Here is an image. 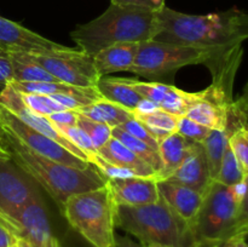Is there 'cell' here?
<instances>
[{
  "instance_id": "23",
  "label": "cell",
  "mask_w": 248,
  "mask_h": 247,
  "mask_svg": "<svg viewBox=\"0 0 248 247\" xmlns=\"http://www.w3.org/2000/svg\"><path fill=\"white\" fill-rule=\"evenodd\" d=\"M193 144V140L183 137L178 132L162 138L157 150L161 160V169L155 176L156 181H165L174 173L189 154Z\"/></svg>"
},
{
  "instance_id": "32",
  "label": "cell",
  "mask_w": 248,
  "mask_h": 247,
  "mask_svg": "<svg viewBox=\"0 0 248 247\" xmlns=\"http://www.w3.org/2000/svg\"><path fill=\"white\" fill-rule=\"evenodd\" d=\"M68 140L73 143L78 149L81 150L86 155L87 160L90 164H93L97 157V149L94 148L93 143L91 142L86 133L81 128L75 126H55Z\"/></svg>"
},
{
  "instance_id": "1",
  "label": "cell",
  "mask_w": 248,
  "mask_h": 247,
  "mask_svg": "<svg viewBox=\"0 0 248 247\" xmlns=\"http://www.w3.org/2000/svg\"><path fill=\"white\" fill-rule=\"evenodd\" d=\"M248 38V16L239 9L208 15H188L167 7L156 14L153 40L191 47H224Z\"/></svg>"
},
{
  "instance_id": "41",
  "label": "cell",
  "mask_w": 248,
  "mask_h": 247,
  "mask_svg": "<svg viewBox=\"0 0 248 247\" xmlns=\"http://www.w3.org/2000/svg\"><path fill=\"white\" fill-rule=\"evenodd\" d=\"M115 247H167L161 245H143L140 242L133 241L128 236H116L115 237Z\"/></svg>"
},
{
  "instance_id": "30",
  "label": "cell",
  "mask_w": 248,
  "mask_h": 247,
  "mask_svg": "<svg viewBox=\"0 0 248 247\" xmlns=\"http://www.w3.org/2000/svg\"><path fill=\"white\" fill-rule=\"evenodd\" d=\"M247 178L248 173L242 170L241 165L237 162L236 157L234 156L229 144H228L227 148H225L222 164H220V169L216 181L227 186H232L246 181Z\"/></svg>"
},
{
  "instance_id": "28",
  "label": "cell",
  "mask_w": 248,
  "mask_h": 247,
  "mask_svg": "<svg viewBox=\"0 0 248 247\" xmlns=\"http://www.w3.org/2000/svg\"><path fill=\"white\" fill-rule=\"evenodd\" d=\"M228 138H229L228 131L212 130L210 135L207 136V138L201 143L203 150H205L208 172H210V177L212 181L217 179L223 155H224L225 148L228 145Z\"/></svg>"
},
{
  "instance_id": "13",
  "label": "cell",
  "mask_w": 248,
  "mask_h": 247,
  "mask_svg": "<svg viewBox=\"0 0 248 247\" xmlns=\"http://www.w3.org/2000/svg\"><path fill=\"white\" fill-rule=\"evenodd\" d=\"M0 104H1L4 108H6L7 110L11 111L15 116L19 119L21 121H23L24 124L29 125L31 127H33L34 130L39 131L43 135L47 136L48 138L53 139L55 142H57L58 144H61L62 147H64L65 149L69 150L72 154H74L75 156L80 157V159L85 160V161L89 162L86 155L81 152L80 149H78L74 144H73L70 140H68L55 126L52 125L50 120H48L46 116L40 115V114L35 113L33 109L29 108L27 106V103L24 102L23 97L19 93L18 91L14 89L11 85L6 84L0 91Z\"/></svg>"
},
{
  "instance_id": "7",
  "label": "cell",
  "mask_w": 248,
  "mask_h": 247,
  "mask_svg": "<svg viewBox=\"0 0 248 247\" xmlns=\"http://www.w3.org/2000/svg\"><path fill=\"white\" fill-rule=\"evenodd\" d=\"M215 48L191 47L156 40L142 41L138 44L137 55L130 72L148 79L164 77L186 65L203 64Z\"/></svg>"
},
{
  "instance_id": "37",
  "label": "cell",
  "mask_w": 248,
  "mask_h": 247,
  "mask_svg": "<svg viewBox=\"0 0 248 247\" xmlns=\"http://www.w3.org/2000/svg\"><path fill=\"white\" fill-rule=\"evenodd\" d=\"M119 128L126 131V132L130 133L131 136L136 137L137 139L147 143L148 145H150V147H152L153 149L156 150V152L159 150V143H157L156 140H155L154 138L149 135V132H148V131L145 130V128L143 127V126L140 125L137 120H135L133 118L130 119V120H127L126 123L121 124V125L119 126Z\"/></svg>"
},
{
  "instance_id": "22",
  "label": "cell",
  "mask_w": 248,
  "mask_h": 247,
  "mask_svg": "<svg viewBox=\"0 0 248 247\" xmlns=\"http://www.w3.org/2000/svg\"><path fill=\"white\" fill-rule=\"evenodd\" d=\"M96 89L102 96V98L119 104L127 110L135 111L137 109L154 107L132 89L130 79L102 77L97 82Z\"/></svg>"
},
{
  "instance_id": "33",
  "label": "cell",
  "mask_w": 248,
  "mask_h": 247,
  "mask_svg": "<svg viewBox=\"0 0 248 247\" xmlns=\"http://www.w3.org/2000/svg\"><path fill=\"white\" fill-rule=\"evenodd\" d=\"M228 144L242 170L248 173V130L247 127L237 128L228 138Z\"/></svg>"
},
{
  "instance_id": "5",
  "label": "cell",
  "mask_w": 248,
  "mask_h": 247,
  "mask_svg": "<svg viewBox=\"0 0 248 247\" xmlns=\"http://www.w3.org/2000/svg\"><path fill=\"white\" fill-rule=\"evenodd\" d=\"M115 225L143 245L199 247L188 223L174 213L161 198L147 205H118Z\"/></svg>"
},
{
  "instance_id": "35",
  "label": "cell",
  "mask_w": 248,
  "mask_h": 247,
  "mask_svg": "<svg viewBox=\"0 0 248 247\" xmlns=\"http://www.w3.org/2000/svg\"><path fill=\"white\" fill-rule=\"evenodd\" d=\"M211 131H212L211 128L191 120L188 116H179L178 125H177V132L183 136V137L193 140V142L202 143L207 138V136L210 135Z\"/></svg>"
},
{
  "instance_id": "43",
  "label": "cell",
  "mask_w": 248,
  "mask_h": 247,
  "mask_svg": "<svg viewBox=\"0 0 248 247\" xmlns=\"http://www.w3.org/2000/svg\"><path fill=\"white\" fill-rule=\"evenodd\" d=\"M0 148H2V149L9 153V139H7L6 132L2 130L1 126H0Z\"/></svg>"
},
{
  "instance_id": "15",
  "label": "cell",
  "mask_w": 248,
  "mask_h": 247,
  "mask_svg": "<svg viewBox=\"0 0 248 247\" xmlns=\"http://www.w3.org/2000/svg\"><path fill=\"white\" fill-rule=\"evenodd\" d=\"M64 47L14 21L0 17V50L5 52L44 53Z\"/></svg>"
},
{
  "instance_id": "25",
  "label": "cell",
  "mask_w": 248,
  "mask_h": 247,
  "mask_svg": "<svg viewBox=\"0 0 248 247\" xmlns=\"http://www.w3.org/2000/svg\"><path fill=\"white\" fill-rule=\"evenodd\" d=\"M133 119L137 120L157 143L162 138L177 132L179 116L169 113L157 107L137 109L132 111Z\"/></svg>"
},
{
  "instance_id": "45",
  "label": "cell",
  "mask_w": 248,
  "mask_h": 247,
  "mask_svg": "<svg viewBox=\"0 0 248 247\" xmlns=\"http://www.w3.org/2000/svg\"><path fill=\"white\" fill-rule=\"evenodd\" d=\"M10 247H17V245L14 244V245H12V246H10Z\"/></svg>"
},
{
  "instance_id": "24",
  "label": "cell",
  "mask_w": 248,
  "mask_h": 247,
  "mask_svg": "<svg viewBox=\"0 0 248 247\" xmlns=\"http://www.w3.org/2000/svg\"><path fill=\"white\" fill-rule=\"evenodd\" d=\"M202 92L201 99L189 108L186 116L211 130L224 131L228 125L229 106L216 99L207 89L202 90Z\"/></svg>"
},
{
  "instance_id": "16",
  "label": "cell",
  "mask_w": 248,
  "mask_h": 247,
  "mask_svg": "<svg viewBox=\"0 0 248 247\" xmlns=\"http://www.w3.org/2000/svg\"><path fill=\"white\" fill-rule=\"evenodd\" d=\"M22 237L33 247H62L53 232L41 194L36 196L17 218Z\"/></svg>"
},
{
  "instance_id": "31",
  "label": "cell",
  "mask_w": 248,
  "mask_h": 247,
  "mask_svg": "<svg viewBox=\"0 0 248 247\" xmlns=\"http://www.w3.org/2000/svg\"><path fill=\"white\" fill-rule=\"evenodd\" d=\"M77 126L86 133L97 150L103 147L111 137V128L108 125L92 120L79 111H78Z\"/></svg>"
},
{
  "instance_id": "12",
  "label": "cell",
  "mask_w": 248,
  "mask_h": 247,
  "mask_svg": "<svg viewBox=\"0 0 248 247\" xmlns=\"http://www.w3.org/2000/svg\"><path fill=\"white\" fill-rule=\"evenodd\" d=\"M242 55V43L232 44L224 47H216L210 58L203 63L207 65L212 74V84L208 86V89L227 106H230L234 101V80L241 63Z\"/></svg>"
},
{
  "instance_id": "42",
  "label": "cell",
  "mask_w": 248,
  "mask_h": 247,
  "mask_svg": "<svg viewBox=\"0 0 248 247\" xmlns=\"http://www.w3.org/2000/svg\"><path fill=\"white\" fill-rule=\"evenodd\" d=\"M246 236H247V234H241V235H239V236L232 239V247H247Z\"/></svg>"
},
{
  "instance_id": "40",
  "label": "cell",
  "mask_w": 248,
  "mask_h": 247,
  "mask_svg": "<svg viewBox=\"0 0 248 247\" xmlns=\"http://www.w3.org/2000/svg\"><path fill=\"white\" fill-rule=\"evenodd\" d=\"M110 4L116 5H138V6L160 9L165 5V0H110Z\"/></svg>"
},
{
  "instance_id": "44",
  "label": "cell",
  "mask_w": 248,
  "mask_h": 247,
  "mask_svg": "<svg viewBox=\"0 0 248 247\" xmlns=\"http://www.w3.org/2000/svg\"><path fill=\"white\" fill-rule=\"evenodd\" d=\"M0 160H11V155L2 148H0Z\"/></svg>"
},
{
  "instance_id": "39",
  "label": "cell",
  "mask_w": 248,
  "mask_h": 247,
  "mask_svg": "<svg viewBox=\"0 0 248 247\" xmlns=\"http://www.w3.org/2000/svg\"><path fill=\"white\" fill-rule=\"evenodd\" d=\"M12 79H14V77H12V68L9 53L0 50V91Z\"/></svg>"
},
{
  "instance_id": "20",
  "label": "cell",
  "mask_w": 248,
  "mask_h": 247,
  "mask_svg": "<svg viewBox=\"0 0 248 247\" xmlns=\"http://www.w3.org/2000/svg\"><path fill=\"white\" fill-rule=\"evenodd\" d=\"M16 91L19 93H35V94H46V96H68L77 99L82 107L87 104L93 103L97 99L102 98L96 87H80L74 85L65 84L62 81L56 82H19V81H9Z\"/></svg>"
},
{
  "instance_id": "2",
  "label": "cell",
  "mask_w": 248,
  "mask_h": 247,
  "mask_svg": "<svg viewBox=\"0 0 248 247\" xmlns=\"http://www.w3.org/2000/svg\"><path fill=\"white\" fill-rule=\"evenodd\" d=\"M246 195L247 179L232 186L211 182L198 215L189 224L199 247L219 245L247 234Z\"/></svg>"
},
{
  "instance_id": "10",
  "label": "cell",
  "mask_w": 248,
  "mask_h": 247,
  "mask_svg": "<svg viewBox=\"0 0 248 247\" xmlns=\"http://www.w3.org/2000/svg\"><path fill=\"white\" fill-rule=\"evenodd\" d=\"M39 195L36 183L28 174L12 160H0V212L2 215L17 223L22 211Z\"/></svg>"
},
{
  "instance_id": "8",
  "label": "cell",
  "mask_w": 248,
  "mask_h": 247,
  "mask_svg": "<svg viewBox=\"0 0 248 247\" xmlns=\"http://www.w3.org/2000/svg\"><path fill=\"white\" fill-rule=\"evenodd\" d=\"M51 75L65 84L96 87L101 77L93 64V56L64 46L44 53H29Z\"/></svg>"
},
{
  "instance_id": "18",
  "label": "cell",
  "mask_w": 248,
  "mask_h": 247,
  "mask_svg": "<svg viewBox=\"0 0 248 247\" xmlns=\"http://www.w3.org/2000/svg\"><path fill=\"white\" fill-rule=\"evenodd\" d=\"M165 181L188 186L199 193H205L212 179L208 172L207 160H206L202 144L194 142L191 150L178 167V170Z\"/></svg>"
},
{
  "instance_id": "14",
  "label": "cell",
  "mask_w": 248,
  "mask_h": 247,
  "mask_svg": "<svg viewBox=\"0 0 248 247\" xmlns=\"http://www.w3.org/2000/svg\"><path fill=\"white\" fill-rule=\"evenodd\" d=\"M132 89L152 106L161 108L177 116L186 115L193 104L201 99L203 92H186L164 82H143L130 79Z\"/></svg>"
},
{
  "instance_id": "34",
  "label": "cell",
  "mask_w": 248,
  "mask_h": 247,
  "mask_svg": "<svg viewBox=\"0 0 248 247\" xmlns=\"http://www.w3.org/2000/svg\"><path fill=\"white\" fill-rule=\"evenodd\" d=\"M23 97L24 102L31 109H33L35 113L40 115H48V114L56 113V111L65 110V107H63L60 102L56 101L55 98L46 94H35V93H21Z\"/></svg>"
},
{
  "instance_id": "6",
  "label": "cell",
  "mask_w": 248,
  "mask_h": 247,
  "mask_svg": "<svg viewBox=\"0 0 248 247\" xmlns=\"http://www.w3.org/2000/svg\"><path fill=\"white\" fill-rule=\"evenodd\" d=\"M116 206L106 183L69 196L62 211L70 227L92 247H115Z\"/></svg>"
},
{
  "instance_id": "29",
  "label": "cell",
  "mask_w": 248,
  "mask_h": 247,
  "mask_svg": "<svg viewBox=\"0 0 248 247\" xmlns=\"http://www.w3.org/2000/svg\"><path fill=\"white\" fill-rule=\"evenodd\" d=\"M111 137H114L115 139H118L119 142L123 143L125 147H127L131 152L135 153L140 160H143L144 162H147L155 172V176H156L157 172L161 169V160H160L159 153L155 149H153L150 145H148L147 143L142 142V140L137 139L136 137L131 136L130 133H127L126 131L121 130L119 127L111 128Z\"/></svg>"
},
{
  "instance_id": "27",
  "label": "cell",
  "mask_w": 248,
  "mask_h": 247,
  "mask_svg": "<svg viewBox=\"0 0 248 247\" xmlns=\"http://www.w3.org/2000/svg\"><path fill=\"white\" fill-rule=\"evenodd\" d=\"M77 111L84 114L85 116L92 120L106 124L110 128L119 127L121 124L133 118L132 111L104 98H99L93 103L80 107L77 109Z\"/></svg>"
},
{
  "instance_id": "38",
  "label": "cell",
  "mask_w": 248,
  "mask_h": 247,
  "mask_svg": "<svg viewBox=\"0 0 248 247\" xmlns=\"http://www.w3.org/2000/svg\"><path fill=\"white\" fill-rule=\"evenodd\" d=\"M45 116L52 123L53 126H75L78 120V111L75 109H65Z\"/></svg>"
},
{
  "instance_id": "19",
  "label": "cell",
  "mask_w": 248,
  "mask_h": 247,
  "mask_svg": "<svg viewBox=\"0 0 248 247\" xmlns=\"http://www.w3.org/2000/svg\"><path fill=\"white\" fill-rule=\"evenodd\" d=\"M157 190L166 205L188 224L198 215L205 196V193H199L188 186L167 181H157Z\"/></svg>"
},
{
  "instance_id": "11",
  "label": "cell",
  "mask_w": 248,
  "mask_h": 247,
  "mask_svg": "<svg viewBox=\"0 0 248 247\" xmlns=\"http://www.w3.org/2000/svg\"><path fill=\"white\" fill-rule=\"evenodd\" d=\"M93 166L106 178L123 176L155 177L154 170L147 162L140 160L114 137L109 138L108 142L97 150Z\"/></svg>"
},
{
  "instance_id": "9",
  "label": "cell",
  "mask_w": 248,
  "mask_h": 247,
  "mask_svg": "<svg viewBox=\"0 0 248 247\" xmlns=\"http://www.w3.org/2000/svg\"><path fill=\"white\" fill-rule=\"evenodd\" d=\"M0 126L5 132L16 138L19 143H22L31 152L38 153L53 161L80 170L87 169L91 165L90 162L75 156L69 150L48 138L47 136L43 135L39 131L34 130L33 127L24 124L11 111L4 108L1 104H0Z\"/></svg>"
},
{
  "instance_id": "4",
  "label": "cell",
  "mask_w": 248,
  "mask_h": 247,
  "mask_svg": "<svg viewBox=\"0 0 248 247\" xmlns=\"http://www.w3.org/2000/svg\"><path fill=\"white\" fill-rule=\"evenodd\" d=\"M6 135L9 139V153L14 164L35 183L43 186L61 208L69 196L97 189L106 184L107 178L93 165L80 170L60 164L31 152L16 138L9 133Z\"/></svg>"
},
{
  "instance_id": "21",
  "label": "cell",
  "mask_w": 248,
  "mask_h": 247,
  "mask_svg": "<svg viewBox=\"0 0 248 247\" xmlns=\"http://www.w3.org/2000/svg\"><path fill=\"white\" fill-rule=\"evenodd\" d=\"M140 43H119L93 55V64L99 77L118 72H130Z\"/></svg>"
},
{
  "instance_id": "36",
  "label": "cell",
  "mask_w": 248,
  "mask_h": 247,
  "mask_svg": "<svg viewBox=\"0 0 248 247\" xmlns=\"http://www.w3.org/2000/svg\"><path fill=\"white\" fill-rule=\"evenodd\" d=\"M22 237V229L17 223L0 212V247H10Z\"/></svg>"
},
{
  "instance_id": "17",
  "label": "cell",
  "mask_w": 248,
  "mask_h": 247,
  "mask_svg": "<svg viewBox=\"0 0 248 247\" xmlns=\"http://www.w3.org/2000/svg\"><path fill=\"white\" fill-rule=\"evenodd\" d=\"M116 205L140 206L159 201L157 181L154 176H123L107 178Z\"/></svg>"
},
{
  "instance_id": "26",
  "label": "cell",
  "mask_w": 248,
  "mask_h": 247,
  "mask_svg": "<svg viewBox=\"0 0 248 247\" xmlns=\"http://www.w3.org/2000/svg\"><path fill=\"white\" fill-rule=\"evenodd\" d=\"M12 68L11 81L19 82H56L60 80L44 69L29 53L7 52Z\"/></svg>"
},
{
  "instance_id": "3",
  "label": "cell",
  "mask_w": 248,
  "mask_h": 247,
  "mask_svg": "<svg viewBox=\"0 0 248 247\" xmlns=\"http://www.w3.org/2000/svg\"><path fill=\"white\" fill-rule=\"evenodd\" d=\"M157 10L110 4L101 16L78 26L70 36L80 50L91 56L114 44L153 40L156 33Z\"/></svg>"
}]
</instances>
